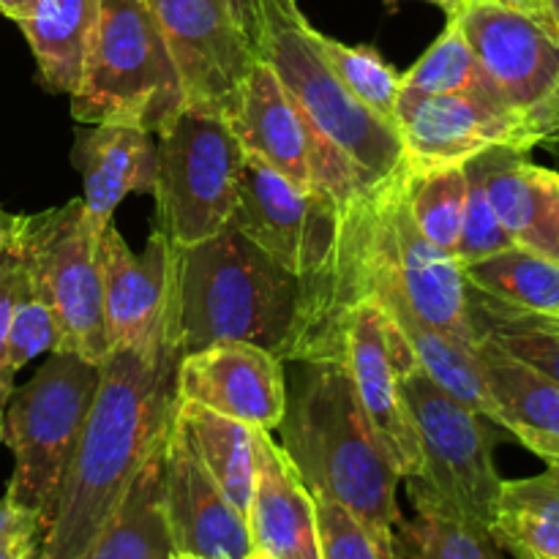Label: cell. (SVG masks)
I'll list each match as a JSON object with an SVG mask.
<instances>
[{"label": "cell", "mask_w": 559, "mask_h": 559, "mask_svg": "<svg viewBox=\"0 0 559 559\" xmlns=\"http://www.w3.org/2000/svg\"><path fill=\"white\" fill-rule=\"evenodd\" d=\"M344 309L338 284L295 276L235 227L173 246L167 331L178 355L246 342L284 364H342Z\"/></svg>", "instance_id": "obj_1"}, {"label": "cell", "mask_w": 559, "mask_h": 559, "mask_svg": "<svg viewBox=\"0 0 559 559\" xmlns=\"http://www.w3.org/2000/svg\"><path fill=\"white\" fill-rule=\"evenodd\" d=\"M178 360L167 328L142 347L107 355L36 559H80L112 519L142 464L167 435Z\"/></svg>", "instance_id": "obj_2"}, {"label": "cell", "mask_w": 559, "mask_h": 559, "mask_svg": "<svg viewBox=\"0 0 559 559\" xmlns=\"http://www.w3.org/2000/svg\"><path fill=\"white\" fill-rule=\"evenodd\" d=\"M282 448L311 497L353 513L388 559H402L396 462L377 437L347 369L333 360L295 364Z\"/></svg>", "instance_id": "obj_3"}, {"label": "cell", "mask_w": 559, "mask_h": 559, "mask_svg": "<svg viewBox=\"0 0 559 559\" xmlns=\"http://www.w3.org/2000/svg\"><path fill=\"white\" fill-rule=\"evenodd\" d=\"M186 109L183 82L147 0H102L71 115L158 134Z\"/></svg>", "instance_id": "obj_4"}, {"label": "cell", "mask_w": 559, "mask_h": 559, "mask_svg": "<svg viewBox=\"0 0 559 559\" xmlns=\"http://www.w3.org/2000/svg\"><path fill=\"white\" fill-rule=\"evenodd\" d=\"M102 366L74 353L49 355L47 364L14 388L3 415L0 442L14 453L5 495L49 524L60 484L80 445L98 391Z\"/></svg>", "instance_id": "obj_5"}, {"label": "cell", "mask_w": 559, "mask_h": 559, "mask_svg": "<svg viewBox=\"0 0 559 559\" xmlns=\"http://www.w3.org/2000/svg\"><path fill=\"white\" fill-rule=\"evenodd\" d=\"M98 233L82 200H71L63 207L11 218L9 249L52 311L58 349L102 366L112 344L104 320Z\"/></svg>", "instance_id": "obj_6"}, {"label": "cell", "mask_w": 559, "mask_h": 559, "mask_svg": "<svg viewBox=\"0 0 559 559\" xmlns=\"http://www.w3.org/2000/svg\"><path fill=\"white\" fill-rule=\"evenodd\" d=\"M156 227L175 249L229 227L238 202L243 147L218 115L186 107L156 134Z\"/></svg>", "instance_id": "obj_7"}, {"label": "cell", "mask_w": 559, "mask_h": 559, "mask_svg": "<svg viewBox=\"0 0 559 559\" xmlns=\"http://www.w3.org/2000/svg\"><path fill=\"white\" fill-rule=\"evenodd\" d=\"M402 393L420 448L413 480L456 513L489 527L502 478L486 418L451 396L418 360L402 374Z\"/></svg>", "instance_id": "obj_8"}, {"label": "cell", "mask_w": 559, "mask_h": 559, "mask_svg": "<svg viewBox=\"0 0 559 559\" xmlns=\"http://www.w3.org/2000/svg\"><path fill=\"white\" fill-rule=\"evenodd\" d=\"M262 60L295 98L306 123L336 147L355 169L374 183L393 178L407 164L399 126L360 102L322 58L309 22L287 27L273 38Z\"/></svg>", "instance_id": "obj_9"}, {"label": "cell", "mask_w": 559, "mask_h": 559, "mask_svg": "<svg viewBox=\"0 0 559 559\" xmlns=\"http://www.w3.org/2000/svg\"><path fill=\"white\" fill-rule=\"evenodd\" d=\"M344 211L328 191L304 189L246 153L229 227L295 276L336 284Z\"/></svg>", "instance_id": "obj_10"}, {"label": "cell", "mask_w": 559, "mask_h": 559, "mask_svg": "<svg viewBox=\"0 0 559 559\" xmlns=\"http://www.w3.org/2000/svg\"><path fill=\"white\" fill-rule=\"evenodd\" d=\"M227 123L243 153L260 156L304 189L328 191L344 207L355 205L380 186L355 169L306 123L304 112L267 60H257L254 69L246 74Z\"/></svg>", "instance_id": "obj_11"}, {"label": "cell", "mask_w": 559, "mask_h": 559, "mask_svg": "<svg viewBox=\"0 0 559 559\" xmlns=\"http://www.w3.org/2000/svg\"><path fill=\"white\" fill-rule=\"evenodd\" d=\"M415 360L393 317L371 295H355L342 314V366L404 480L420 469L418 435L402 393V374Z\"/></svg>", "instance_id": "obj_12"}, {"label": "cell", "mask_w": 559, "mask_h": 559, "mask_svg": "<svg viewBox=\"0 0 559 559\" xmlns=\"http://www.w3.org/2000/svg\"><path fill=\"white\" fill-rule=\"evenodd\" d=\"M183 82L186 107L229 120L257 49L227 0H147Z\"/></svg>", "instance_id": "obj_13"}, {"label": "cell", "mask_w": 559, "mask_h": 559, "mask_svg": "<svg viewBox=\"0 0 559 559\" xmlns=\"http://www.w3.org/2000/svg\"><path fill=\"white\" fill-rule=\"evenodd\" d=\"M393 120L402 134L407 164L415 167H451L467 164L491 147L530 153L538 145L527 115L478 91L399 102Z\"/></svg>", "instance_id": "obj_14"}, {"label": "cell", "mask_w": 559, "mask_h": 559, "mask_svg": "<svg viewBox=\"0 0 559 559\" xmlns=\"http://www.w3.org/2000/svg\"><path fill=\"white\" fill-rule=\"evenodd\" d=\"M451 20L508 107L530 115L555 91L559 41L533 14L497 0H464Z\"/></svg>", "instance_id": "obj_15"}, {"label": "cell", "mask_w": 559, "mask_h": 559, "mask_svg": "<svg viewBox=\"0 0 559 559\" xmlns=\"http://www.w3.org/2000/svg\"><path fill=\"white\" fill-rule=\"evenodd\" d=\"M284 360L257 344L224 342L180 355L175 366V399L273 431L287 413Z\"/></svg>", "instance_id": "obj_16"}, {"label": "cell", "mask_w": 559, "mask_h": 559, "mask_svg": "<svg viewBox=\"0 0 559 559\" xmlns=\"http://www.w3.org/2000/svg\"><path fill=\"white\" fill-rule=\"evenodd\" d=\"M377 207H380L382 227H385L388 251H391V260L413 309L431 328L473 347L475 333L467 314L464 265L453 254L437 249L415 227L413 216H409L407 191H404V169L380 183Z\"/></svg>", "instance_id": "obj_17"}, {"label": "cell", "mask_w": 559, "mask_h": 559, "mask_svg": "<svg viewBox=\"0 0 559 559\" xmlns=\"http://www.w3.org/2000/svg\"><path fill=\"white\" fill-rule=\"evenodd\" d=\"M164 511L175 555L246 559L251 555L246 513L229 502L178 429L164 440Z\"/></svg>", "instance_id": "obj_18"}, {"label": "cell", "mask_w": 559, "mask_h": 559, "mask_svg": "<svg viewBox=\"0 0 559 559\" xmlns=\"http://www.w3.org/2000/svg\"><path fill=\"white\" fill-rule=\"evenodd\" d=\"M104 320L112 349L142 347L162 336L169 311L173 243L153 229L145 251L134 254L112 222L98 233Z\"/></svg>", "instance_id": "obj_19"}, {"label": "cell", "mask_w": 559, "mask_h": 559, "mask_svg": "<svg viewBox=\"0 0 559 559\" xmlns=\"http://www.w3.org/2000/svg\"><path fill=\"white\" fill-rule=\"evenodd\" d=\"M246 524L254 551L273 559H320L314 497L265 429H254V489Z\"/></svg>", "instance_id": "obj_20"}, {"label": "cell", "mask_w": 559, "mask_h": 559, "mask_svg": "<svg viewBox=\"0 0 559 559\" xmlns=\"http://www.w3.org/2000/svg\"><path fill=\"white\" fill-rule=\"evenodd\" d=\"M486 194L513 246L559 262V173L527 158V151L480 153Z\"/></svg>", "instance_id": "obj_21"}, {"label": "cell", "mask_w": 559, "mask_h": 559, "mask_svg": "<svg viewBox=\"0 0 559 559\" xmlns=\"http://www.w3.org/2000/svg\"><path fill=\"white\" fill-rule=\"evenodd\" d=\"M473 353L497 404V426L527 451L559 469V385L489 338H475Z\"/></svg>", "instance_id": "obj_22"}, {"label": "cell", "mask_w": 559, "mask_h": 559, "mask_svg": "<svg viewBox=\"0 0 559 559\" xmlns=\"http://www.w3.org/2000/svg\"><path fill=\"white\" fill-rule=\"evenodd\" d=\"M156 134L134 126L102 123L80 134L76 162L82 169V205L96 229L112 222L120 202L156 186Z\"/></svg>", "instance_id": "obj_23"}, {"label": "cell", "mask_w": 559, "mask_h": 559, "mask_svg": "<svg viewBox=\"0 0 559 559\" xmlns=\"http://www.w3.org/2000/svg\"><path fill=\"white\" fill-rule=\"evenodd\" d=\"M167 440V435H164ZM164 440L136 473L123 502L80 559H173L164 511Z\"/></svg>", "instance_id": "obj_24"}, {"label": "cell", "mask_w": 559, "mask_h": 559, "mask_svg": "<svg viewBox=\"0 0 559 559\" xmlns=\"http://www.w3.org/2000/svg\"><path fill=\"white\" fill-rule=\"evenodd\" d=\"M98 16L102 0H38L31 20L20 22L47 91L74 96Z\"/></svg>", "instance_id": "obj_25"}, {"label": "cell", "mask_w": 559, "mask_h": 559, "mask_svg": "<svg viewBox=\"0 0 559 559\" xmlns=\"http://www.w3.org/2000/svg\"><path fill=\"white\" fill-rule=\"evenodd\" d=\"M169 424L183 435L229 502L246 513L254 489V429L183 399H173Z\"/></svg>", "instance_id": "obj_26"}, {"label": "cell", "mask_w": 559, "mask_h": 559, "mask_svg": "<svg viewBox=\"0 0 559 559\" xmlns=\"http://www.w3.org/2000/svg\"><path fill=\"white\" fill-rule=\"evenodd\" d=\"M489 530L513 559H559V469L502 480Z\"/></svg>", "instance_id": "obj_27"}, {"label": "cell", "mask_w": 559, "mask_h": 559, "mask_svg": "<svg viewBox=\"0 0 559 559\" xmlns=\"http://www.w3.org/2000/svg\"><path fill=\"white\" fill-rule=\"evenodd\" d=\"M413 522H404L402 559H506L486 524L473 522L409 478Z\"/></svg>", "instance_id": "obj_28"}, {"label": "cell", "mask_w": 559, "mask_h": 559, "mask_svg": "<svg viewBox=\"0 0 559 559\" xmlns=\"http://www.w3.org/2000/svg\"><path fill=\"white\" fill-rule=\"evenodd\" d=\"M467 314L475 338L500 344L559 385V314L530 311L467 284Z\"/></svg>", "instance_id": "obj_29"}, {"label": "cell", "mask_w": 559, "mask_h": 559, "mask_svg": "<svg viewBox=\"0 0 559 559\" xmlns=\"http://www.w3.org/2000/svg\"><path fill=\"white\" fill-rule=\"evenodd\" d=\"M469 287L530 311L559 314V262L511 246L464 265Z\"/></svg>", "instance_id": "obj_30"}, {"label": "cell", "mask_w": 559, "mask_h": 559, "mask_svg": "<svg viewBox=\"0 0 559 559\" xmlns=\"http://www.w3.org/2000/svg\"><path fill=\"white\" fill-rule=\"evenodd\" d=\"M404 191H407L409 216L415 227L437 249L456 257L459 233H462L464 197H467V169L464 164L451 167H404Z\"/></svg>", "instance_id": "obj_31"}, {"label": "cell", "mask_w": 559, "mask_h": 559, "mask_svg": "<svg viewBox=\"0 0 559 559\" xmlns=\"http://www.w3.org/2000/svg\"><path fill=\"white\" fill-rule=\"evenodd\" d=\"M462 91H478L489 93V96L500 98L489 76L484 74L480 63L475 60V52L469 49L467 38H464L462 27L456 20L448 16L445 31L440 33L435 44L424 52V58L402 76V87H399V102H413V98L424 96H442V93H462Z\"/></svg>", "instance_id": "obj_32"}, {"label": "cell", "mask_w": 559, "mask_h": 559, "mask_svg": "<svg viewBox=\"0 0 559 559\" xmlns=\"http://www.w3.org/2000/svg\"><path fill=\"white\" fill-rule=\"evenodd\" d=\"M314 41L317 47H320L325 63L333 69V74H336L360 102L369 104L374 112L393 120L399 87H402V74H399L374 47H366V44L349 47V44L336 41V38L322 36L320 31H314ZM393 123H396V120H393Z\"/></svg>", "instance_id": "obj_33"}, {"label": "cell", "mask_w": 559, "mask_h": 559, "mask_svg": "<svg viewBox=\"0 0 559 559\" xmlns=\"http://www.w3.org/2000/svg\"><path fill=\"white\" fill-rule=\"evenodd\" d=\"M58 349V328H55L52 311L47 309L38 293L33 289L31 278L20 265V282H16L14 309L9 322V342H5V364L11 374L38 358L41 353Z\"/></svg>", "instance_id": "obj_34"}, {"label": "cell", "mask_w": 559, "mask_h": 559, "mask_svg": "<svg viewBox=\"0 0 559 559\" xmlns=\"http://www.w3.org/2000/svg\"><path fill=\"white\" fill-rule=\"evenodd\" d=\"M464 169H467V197H464L456 260L462 265H469V262H478L484 257L497 254V251L511 249L513 243L506 235V229H502V224L497 222L495 207H491L489 194H486L484 156L469 158Z\"/></svg>", "instance_id": "obj_35"}, {"label": "cell", "mask_w": 559, "mask_h": 559, "mask_svg": "<svg viewBox=\"0 0 559 559\" xmlns=\"http://www.w3.org/2000/svg\"><path fill=\"white\" fill-rule=\"evenodd\" d=\"M314 508L320 559H388L353 513L322 497H314Z\"/></svg>", "instance_id": "obj_36"}, {"label": "cell", "mask_w": 559, "mask_h": 559, "mask_svg": "<svg viewBox=\"0 0 559 559\" xmlns=\"http://www.w3.org/2000/svg\"><path fill=\"white\" fill-rule=\"evenodd\" d=\"M227 3L233 9L235 22L246 33V38H249L260 58L267 52V47H271L278 33L306 20L298 0H227Z\"/></svg>", "instance_id": "obj_37"}, {"label": "cell", "mask_w": 559, "mask_h": 559, "mask_svg": "<svg viewBox=\"0 0 559 559\" xmlns=\"http://www.w3.org/2000/svg\"><path fill=\"white\" fill-rule=\"evenodd\" d=\"M47 524L31 508L3 495L0 500V559H36Z\"/></svg>", "instance_id": "obj_38"}, {"label": "cell", "mask_w": 559, "mask_h": 559, "mask_svg": "<svg viewBox=\"0 0 559 559\" xmlns=\"http://www.w3.org/2000/svg\"><path fill=\"white\" fill-rule=\"evenodd\" d=\"M16 282H20V262L11 254L9 246H5V249L0 251V431H3L5 404H9L11 393H14L16 388V374H11L9 364H5V342H9V322L11 309H14Z\"/></svg>", "instance_id": "obj_39"}, {"label": "cell", "mask_w": 559, "mask_h": 559, "mask_svg": "<svg viewBox=\"0 0 559 559\" xmlns=\"http://www.w3.org/2000/svg\"><path fill=\"white\" fill-rule=\"evenodd\" d=\"M527 118L538 140L551 134V131H559V82L555 85V91L544 98V104H538Z\"/></svg>", "instance_id": "obj_40"}, {"label": "cell", "mask_w": 559, "mask_h": 559, "mask_svg": "<svg viewBox=\"0 0 559 559\" xmlns=\"http://www.w3.org/2000/svg\"><path fill=\"white\" fill-rule=\"evenodd\" d=\"M38 0H0V14L9 16L11 22H25L31 20V14L36 11Z\"/></svg>", "instance_id": "obj_41"}, {"label": "cell", "mask_w": 559, "mask_h": 559, "mask_svg": "<svg viewBox=\"0 0 559 559\" xmlns=\"http://www.w3.org/2000/svg\"><path fill=\"white\" fill-rule=\"evenodd\" d=\"M535 20H538L540 25L551 33V38H555V41H559V0H540Z\"/></svg>", "instance_id": "obj_42"}, {"label": "cell", "mask_w": 559, "mask_h": 559, "mask_svg": "<svg viewBox=\"0 0 559 559\" xmlns=\"http://www.w3.org/2000/svg\"><path fill=\"white\" fill-rule=\"evenodd\" d=\"M535 147H544V151L549 153V156L559 164V131H551V134L540 136L538 145H535Z\"/></svg>", "instance_id": "obj_43"}, {"label": "cell", "mask_w": 559, "mask_h": 559, "mask_svg": "<svg viewBox=\"0 0 559 559\" xmlns=\"http://www.w3.org/2000/svg\"><path fill=\"white\" fill-rule=\"evenodd\" d=\"M497 3L502 5H511V9H519V11H527V14H538V5L540 0H497Z\"/></svg>", "instance_id": "obj_44"}, {"label": "cell", "mask_w": 559, "mask_h": 559, "mask_svg": "<svg viewBox=\"0 0 559 559\" xmlns=\"http://www.w3.org/2000/svg\"><path fill=\"white\" fill-rule=\"evenodd\" d=\"M11 218L14 216H5L3 207H0V251H3L11 240Z\"/></svg>", "instance_id": "obj_45"}, {"label": "cell", "mask_w": 559, "mask_h": 559, "mask_svg": "<svg viewBox=\"0 0 559 559\" xmlns=\"http://www.w3.org/2000/svg\"><path fill=\"white\" fill-rule=\"evenodd\" d=\"M426 3L437 5V9H442V11H445L448 16H451V14H456L459 9H462L464 0H426Z\"/></svg>", "instance_id": "obj_46"}, {"label": "cell", "mask_w": 559, "mask_h": 559, "mask_svg": "<svg viewBox=\"0 0 559 559\" xmlns=\"http://www.w3.org/2000/svg\"><path fill=\"white\" fill-rule=\"evenodd\" d=\"M246 559H273V557H267V555H262V551H254V549H251V555L246 557Z\"/></svg>", "instance_id": "obj_47"}, {"label": "cell", "mask_w": 559, "mask_h": 559, "mask_svg": "<svg viewBox=\"0 0 559 559\" xmlns=\"http://www.w3.org/2000/svg\"><path fill=\"white\" fill-rule=\"evenodd\" d=\"M173 559H200V557H191V555H175Z\"/></svg>", "instance_id": "obj_48"}]
</instances>
